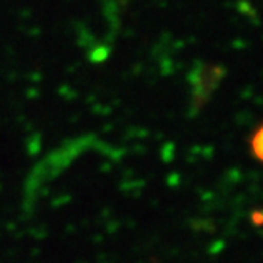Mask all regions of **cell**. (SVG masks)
<instances>
[{"mask_svg":"<svg viewBox=\"0 0 263 263\" xmlns=\"http://www.w3.org/2000/svg\"><path fill=\"white\" fill-rule=\"evenodd\" d=\"M257 153L263 157V132L260 134V137H258V140H257Z\"/></svg>","mask_w":263,"mask_h":263,"instance_id":"6da1fadb","label":"cell"}]
</instances>
